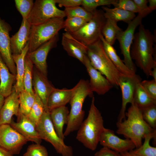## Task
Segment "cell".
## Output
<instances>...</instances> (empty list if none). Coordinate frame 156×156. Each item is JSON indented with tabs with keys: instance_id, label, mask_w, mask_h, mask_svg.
I'll use <instances>...</instances> for the list:
<instances>
[{
	"instance_id": "f1b7e54d",
	"label": "cell",
	"mask_w": 156,
	"mask_h": 156,
	"mask_svg": "<svg viewBox=\"0 0 156 156\" xmlns=\"http://www.w3.org/2000/svg\"><path fill=\"white\" fill-rule=\"evenodd\" d=\"M141 81L136 84L133 97V103L140 109L156 104V101L150 96L142 86Z\"/></svg>"
},
{
	"instance_id": "83f0119b",
	"label": "cell",
	"mask_w": 156,
	"mask_h": 156,
	"mask_svg": "<svg viewBox=\"0 0 156 156\" xmlns=\"http://www.w3.org/2000/svg\"><path fill=\"white\" fill-rule=\"evenodd\" d=\"M156 131L146 135L144 143L139 147L129 151L133 156H156V147L150 144L151 140L155 139Z\"/></svg>"
},
{
	"instance_id": "f546056e",
	"label": "cell",
	"mask_w": 156,
	"mask_h": 156,
	"mask_svg": "<svg viewBox=\"0 0 156 156\" xmlns=\"http://www.w3.org/2000/svg\"><path fill=\"white\" fill-rule=\"evenodd\" d=\"M122 30L117 25V23L106 19L102 31V34L106 42L113 45Z\"/></svg>"
},
{
	"instance_id": "f35d334b",
	"label": "cell",
	"mask_w": 156,
	"mask_h": 156,
	"mask_svg": "<svg viewBox=\"0 0 156 156\" xmlns=\"http://www.w3.org/2000/svg\"><path fill=\"white\" fill-rule=\"evenodd\" d=\"M16 7L23 18L27 19L33 8L34 2L33 0H15Z\"/></svg>"
},
{
	"instance_id": "603a6c76",
	"label": "cell",
	"mask_w": 156,
	"mask_h": 156,
	"mask_svg": "<svg viewBox=\"0 0 156 156\" xmlns=\"http://www.w3.org/2000/svg\"><path fill=\"white\" fill-rule=\"evenodd\" d=\"M0 53V94L6 98L12 92L16 75L10 73Z\"/></svg>"
},
{
	"instance_id": "8fae6325",
	"label": "cell",
	"mask_w": 156,
	"mask_h": 156,
	"mask_svg": "<svg viewBox=\"0 0 156 156\" xmlns=\"http://www.w3.org/2000/svg\"><path fill=\"white\" fill-rule=\"evenodd\" d=\"M28 141L10 125H0V147L12 155L19 153Z\"/></svg>"
},
{
	"instance_id": "ac0fdd59",
	"label": "cell",
	"mask_w": 156,
	"mask_h": 156,
	"mask_svg": "<svg viewBox=\"0 0 156 156\" xmlns=\"http://www.w3.org/2000/svg\"><path fill=\"white\" fill-rule=\"evenodd\" d=\"M61 43L64 49L70 56L78 60L83 64L87 47L69 33L62 34Z\"/></svg>"
},
{
	"instance_id": "cb8c5ba5",
	"label": "cell",
	"mask_w": 156,
	"mask_h": 156,
	"mask_svg": "<svg viewBox=\"0 0 156 156\" xmlns=\"http://www.w3.org/2000/svg\"><path fill=\"white\" fill-rule=\"evenodd\" d=\"M73 92V88L59 89L55 88L48 98L47 108L49 111L56 108L66 106L70 101Z\"/></svg>"
},
{
	"instance_id": "9c48e42d",
	"label": "cell",
	"mask_w": 156,
	"mask_h": 156,
	"mask_svg": "<svg viewBox=\"0 0 156 156\" xmlns=\"http://www.w3.org/2000/svg\"><path fill=\"white\" fill-rule=\"evenodd\" d=\"M55 0H36L27 20L31 25L45 23L55 18L66 17L64 10L56 6Z\"/></svg>"
},
{
	"instance_id": "30bf717a",
	"label": "cell",
	"mask_w": 156,
	"mask_h": 156,
	"mask_svg": "<svg viewBox=\"0 0 156 156\" xmlns=\"http://www.w3.org/2000/svg\"><path fill=\"white\" fill-rule=\"evenodd\" d=\"M143 18L140 15L138 14L128 24L126 29L120 32L117 38L119 44L121 53L124 57L123 62L130 70L135 73L136 67L131 56L130 50L135 30L142 24Z\"/></svg>"
},
{
	"instance_id": "d590c367",
	"label": "cell",
	"mask_w": 156,
	"mask_h": 156,
	"mask_svg": "<svg viewBox=\"0 0 156 156\" xmlns=\"http://www.w3.org/2000/svg\"><path fill=\"white\" fill-rule=\"evenodd\" d=\"M66 16L67 18L77 17L83 18L88 21L93 16V12L86 11L80 6L65 8L64 10Z\"/></svg>"
},
{
	"instance_id": "836d02e7",
	"label": "cell",
	"mask_w": 156,
	"mask_h": 156,
	"mask_svg": "<svg viewBox=\"0 0 156 156\" xmlns=\"http://www.w3.org/2000/svg\"><path fill=\"white\" fill-rule=\"evenodd\" d=\"M35 94V102L27 116L36 127L40 120L45 109L42 102L38 95Z\"/></svg>"
},
{
	"instance_id": "6da1fadb",
	"label": "cell",
	"mask_w": 156,
	"mask_h": 156,
	"mask_svg": "<svg viewBox=\"0 0 156 156\" xmlns=\"http://www.w3.org/2000/svg\"><path fill=\"white\" fill-rule=\"evenodd\" d=\"M155 38L151 32L141 24L139 26L138 31L134 34L131 48L132 59L135 60L137 66L147 77L156 66V60L153 57Z\"/></svg>"
},
{
	"instance_id": "d6986e66",
	"label": "cell",
	"mask_w": 156,
	"mask_h": 156,
	"mask_svg": "<svg viewBox=\"0 0 156 156\" xmlns=\"http://www.w3.org/2000/svg\"><path fill=\"white\" fill-rule=\"evenodd\" d=\"M18 120L15 122L12 120L10 125L15 130L25 138L28 141L40 144L42 140L36 130V126L23 114H19Z\"/></svg>"
},
{
	"instance_id": "8d00e7d4",
	"label": "cell",
	"mask_w": 156,
	"mask_h": 156,
	"mask_svg": "<svg viewBox=\"0 0 156 156\" xmlns=\"http://www.w3.org/2000/svg\"><path fill=\"white\" fill-rule=\"evenodd\" d=\"M140 109L144 120L152 128L156 129V104Z\"/></svg>"
},
{
	"instance_id": "484cf974",
	"label": "cell",
	"mask_w": 156,
	"mask_h": 156,
	"mask_svg": "<svg viewBox=\"0 0 156 156\" xmlns=\"http://www.w3.org/2000/svg\"><path fill=\"white\" fill-rule=\"evenodd\" d=\"M28 50V42L20 54L12 55L13 61L16 65V81L13 88L19 94L24 90L23 83L25 72L24 60Z\"/></svg>"
},
{
	"instance_id": "f6af8a7d",
	"label": "cell",
	"mask_w": 156,
	"mask_h": 156,
	"mask_svg": "<svg viewBox=\"0 0 156 156\" xmlns=\"http://www.w3.org/2000/svg\"><path fill=\"white\" fill-rule=\"evenodd\" d=\"M149 4L148 6L149 9L152 11L156 9V0H148Z\"/></svg>"
},
{
	"instance_id": "7a4b0ae2",
	"label": "cell",
	"mask_w": 156,
	"mask_h": 156,
	"mask_svg": "<svg viewBox=\"0 0 156 156\" xmlns=\"http://www.w3.org/2000/svg\"><path fill=\"white\" fill-rule=\"evenodd\" d=\"M125 116L127 119L117 122L116 133L130 140L135 148H138L142 144V139L156 129L152 128L145 121L140 109L134 103L131 104L125 113Z\"/></svg>"
},
{
	"instance_id": "ffe728a7",
	"label": "cell",
	"mask_w": 156,
	"mask_h": 156,
	"mask_svg": "<svg viewBox=\"0 0 156 156\" xmlns=\"http://www.w3.org/2000/svg\"><path fill=\"white\" fill-rule=\"evenodd\" d=\"M31 25L27 19H23L18 31L10 38V47L12 55L20 54L28 43Z\"/></svg>"
},
{
	"instance_id": "c3c4849f",
	"label": "cell",
	"mask_w": 156,
	"mask_h": 156,
	"mask_svg": "<svg viewBox=\"0 0 156 156\" xmlns=\"http://www.w3.org/2000/svg\"><path fill=\"white\" fill-rule=\"evenodd\" d=\"M5 98L3 96L0 94V112L4 104Z\"/></svg>"
},
{
	"instance_id": "74e56055",
	"label": "cell",
	"mask_w": 156,
	"mask_h": 156,
	"mask_svg": "<svg viewBox=\"0 0 156 156\" xmlns=\"http://www.w3.org/2000/svg\"><path fill=\"white\" fill-rule=\"evenodd\" d=\"M118 0H82L81 5L88 12H92L99 6L113 5Z\"/></svg>"
},
{
	"instance_id": "b9f144b4",
	"label": "cell",
	"mask_w": 156,
	"mask_h": 156,
	"mask_svg": "<svg viewBox=\"0 0 156 156\" xmlns=\"http://www.w3.org/2000/svg\"><path fill=\"white\" fill-rule=\"evenodd\" d=\"M60 7L70 8L81 5L82 0H55Z\"/></svg>"
},
{
	"instance_id": "9a60e30c",
	"label": "cell",
	"mask_w": 156,
	"mask_h": 156,
	"mask_svg": "<svg viewBox=\"0 0 156 156\" xmlns=\"http://www.w3.org/2000/svg\"><path fill=\"white\" fill-rule=\"evenodd\" d=\"M10 25L0 17V53L10 72L16 75V66L12 57L10 47Z\"/></svg>"
},
{
	"instance_id": "5b68a950",
	"label": "cell",
	"mask_w": 156,
	"mask_h": 156,
	"mask_svg": "<svg viewBox=\"0 0 156 156\" xmlns=\"http://www.w3.org/2000/svg\"><path fill=\"white\" fill-rule=\"evenodd\" d=\"M86 55L91 65L114 86H118L122 75L117 70L106 53L100 40L87 47Z\"/></svg>"
},
{
	"instance_id": "1f68e13d",
	"label": "cell",
	"mask_w": 156,
	"mask_h": 156,
	"mask_svg": "<svg viewBox=\"0 0 156 156\" xmlns=\"http://www.w3.org/2000/svg\"><path fill=\"white\" fill-rule=\"evenodd\" d=\"M24 64L25 72L23 79L24 90L31 94H34L35 93L32 87L34 64L26 55L25 58Z\"/></svg>"
},
{
	"instance_id": "4fadbf2b",
	"label": "cell",
	"mask_w": 156,
	"mask_h": 156,
	"mask_svg": "<svg viewBox=\"0 0 156 156\" xmlns=\"http://www.w3.org/2000/svg\"><path fill=\"white\" fill-rule=\"evenodd\" d=\"M58 40V34L36 50L28 52L26 55L36 68L46 77L48 74L47 57L50 50L57 46Z\"/></svg>"
},
{
	"instance_id": "e575fe53",
	"label": "cell",
	"mask_w": 156,
	"mask_h": 156,
	"mask_svg": "<svg viewBox=\"0 0 156 156\" xmlns=\"http://www.w3.org/2000/svg\"><path fill=\"white\" fill-rule=\"evenodd\" d=\"M87 22L85 19L79 17L67 18L64 21V29L65 32L73 34L81 29Z\"/></svg>"
},
{
	"instance_id": "5bb4252c",
	"label": "cell",
	"mask_w": 156,
	"mask_h": 156,
	"mask_svg": "<svg viewBox=\"0 0 156 156\" xmlns=\"http://www.w3.org/2000/svg\"><path fill=\"white\" fill-rule=\"evenodd\" d=\"M99 143L103 147L119 153L129 152L135 148L130 140L121 139L116 135L113 131L105 128L101 135Z\"/></svg>"
},
{
	"instance_id": "ba28073f",
	"label": "cell",
	"mask_w": 156,
	"mask_h": 156,
	"mask_svg": "<svg viewBox=\"0 0 156 156\" xmlns=\"http://www.w3.org/2000/svg\"><path fill=\"white\" fill-rule=\"evenodd\" d=\"M92 12L93 16L90 20L79 30L71 34L87 47L100 40L106 21L103 10L96 9Z\"/></svg>"
},
{
	"instance_id": "ee69618b",
	"label": "cell",
	"mask_w": 156,
	"mask_h": 156,
	"mask_svg": "<svg viewBox=\"0 0 156 156\" xmlns=\"http://www.w3.org/2000/svg\"><path fill=\"white\" fill-rule=\"evenodd\" d=\"M133 1L136 5L140 8L145 10H151L147 5L148 2V0H133Z\"/></svg>"
},
{
	"instance_id": "8992f818",
	"label": "cell",
	"mask_w": 156,
	"mask_h": 156,
	"mask_svg": "<svg viewBox=\"0 0 156 156\" xmlns=\"http://www.w3.org/2000/svg\"><path fill=\"white\" fill-rule=\"evenodd\" d=\"M63 18H55L43 23L31 25L28 52H32L58 34L64 28Z\"/></svg>"
},
{
	"instance_id": "e0dca14e",
	"label": "cell",
	"mask_w": 156,
	"mask_h": 156,
	"mask_svg": "<svg viewBox=\"0 0 156 156\" xmlns=\"http://www.w3.org/2000/svg\"><path fill=\"white\" fill-rule=\"evenodd\" d=\"M32 85L34 91L42 102L45 111H49L47 101L49 96L55 88L46 77L34 66L33 69Z\"/></svg>"
},
{
	"instance_id": "d6a6232c",
	"label": "cell",
	"mask_w": 156,
	"mask_h": 156,
	"mask_svg": "<svg viewBox=\"0 0 156 156\" xmlns=\"http://www.w3.org/2000/svg\"><path fill=\"white\" fill-rule=\"evenodd\" d=\"M114 8H120L134 13H137L144 18L152 11L141 9L135 3L133 0H118L113 5Z\"/></svg>"
},
{
	"instance_id": "7402d4cb",
	"label": "cell",
	"mask_w": 156,
	"mask_h": 156,
	"mask_svg": "<svg viewBox=\"0 0 156 156\" xmlns=\"http://www.w3.org/2000/svg\"><path fill=\"white\" fill-rule=\"evenodd\" d=\"M50 118L58 136L64 140V126L67 124L69 111L67 107L64 106L54 108L49 112Z\"/></svg>"
},
{
	"instance_id": "ab89813d",
	"label": "cell",
	"mask_w": 156,
	"mask_h": 156,
	"mask_svg": "<svg viewBox=\"0 0 156 156\" xmlns=\"http://www.w3.org/2000/svg\"><path fill=\"white\" fill-rule=\"evenodd\" d=\"M23 156H48V153L45 147L36 143L28 146Z\"/></svg>"
},
{
	"instance_id": "3957f363",
	"label": "cell",
	"mask_w": 156,
	"mask_h": 156,
	"mask_svg": "<svg viewBox=\"0 0 156 156\" xmlns=\"http://www.w3.org/2000/svg\"><path fill=\"white\" fill-rule=\"evenodd\" d=\"M104 128L103 117L93 96L88 116L78 130L76 139L86 148L94 151Z\"/></svg>"
},
{
	"instance_id": "bcb514c9",
	"label": "cell",
	"mask_w": 156,
	"mask_h": 156,
	"mask_svg": "<svg viewBox=\"0 0 156 156\" xmlns=\"http://www.w3.org/2000/svg\"><path fill=\"white\" fill-rule=\"evenodd\" d=\"M13 155L0 147V156H13Z\"/></svg>"
},
{
	"instance_id": "7bdbcfd3",
	"label": "cell",
	"mask_w": 156,
	"mask_h": 156,
	"mask_svg": "<svg viewBox=\"0 0 156 156\" xmlns=\"http://www.w3.org/2000/svg\"><path fill=\"white\" fill-rule=\"evenodd\" d=\"M94 156H121L120 153L107 147H103L96 153Z\"/></svg>"
},
{
	"instance_id": "d4e9b609",
	"label": "cell",
	"mask_w": 156,
	"mask_h": 156,
	"mask_svg": "<svg viewBox=\"0 0 156 156\" xmlns=\"http://www.w3.org/2000/svg\"><path fill=\"white\" fill-rule=\"evenodd\" d=\"M100 39L106 53L118 71L122 75L127 76L133 77L135 75V73L127 67L117 54L114 48L106 42L102 35L100 36Z\"/></svg>"
},
{
	"instance_id": "4316f807",
	"label": "cell",
	"mask_w": 156,
	"mask_h": 156,
	"mask_svg": "<svg viewBox=\"0 0 156 156\" xmlns=\"http://www.w3.org/2000/svg\"><path fill=\"white\" fill-rule=\"evenodd\" d=\"M102 8L106 19L117 23L121 21L128 24L136 17L135 13L120 8H111L106 6H102Z\"/></svg>"
},
{
	"instance_id": "52a82bcc",
	"label": "cell",
	"mask_w": 156,
	"mask_h": 156,
	"mask_svg": "<svg viewBox=\"0 0 156 156\" xmlns=\"http://www.w3.org/2000/svg\"><path fill=\"white\" fill-rule=\"evenodd\" d=\"M41 140L50 143L57 152L62 156H73L72 147L64 143L57 133L51 121L49 111H45L40 120L36 127Z\"/></svg>"
},
{
	"instance_id": "44dd1931",
	"label": "cell",
	"mask_w": 156,
	"mask_h": 156,
	"mask_svg": "<svg viewBox=\"0 0 156 156\" xmlns=\"http://www.w3.org/2000/svg\"><path fill=\"white\" fill-rule=\"evenodd\" d=\"M19 93L13 88L12 93L5 98L4 104L0 112V125H10L14 115H19Z\"/></svg>"
},
{
	"instance_id": "7c38bea8",
	"label": "cell",
	"mask_w": 156,
	"mask_h": 156,
	"mask_svg": "<svg viewBox=\"0 0 156 156\" xmlns=\"http://www.w3.org/2000/svg\"><path fill=\"white\" fill-rule=\"evenodd\" d=\"M140 77L136 74L133 77L122 75L119 79L118 86L122 93V103L118 118V121L121 122L126 118L125 111L127 105L128 103H133V97L135 86L137 83L141 81Z\"/></svg>"
},
{
	"instance_id": "4dcf8cb0",
	"label": "cell",
	"mask_w": 156,
	"mask_h": 156,
	"mask_svg": "<svg viewBox=\"0 0 156 156\" xmlns=\"http://www.w3.org/2000/svg\"><path fill=\"white\" fill-rule=\"evenodd\" d=\"M35 94H32L25 90L19 94V114L27 116L35 102Z\"/></svg>"
},
{
	"instance_id": "2e32d148",
	"label": "cell",
	"mask_w": 156,
	"mask_h": 156,
	"mask_svg": "<svg viewBox=\"0 0 156 156\" xmlns=\"http://www.w3.org/2000/svg\"><path fill=\"white\" fill-rule=\"evenodd\" d=\"M83 64L85 66L90 78L89 84L92 92L103 95L113 87L108 80L92 66L86 55Z\"/></svg>"
},
{
	"instance_id": "277c9868",
	"label": "cell",
	"mask_w": 156,
	"mask_h": 156,
	"mask_svg": "<svg viewBox=\"0 0 156 156\" xmlns=\"http://www.w3.org/2000/svg\"><path fill=\"white\" fill-rule=\"evenodd\" d=\"M73 88L71 98L70 101V109L68 122L64 133L67 136L71 133L78 130L83 121L85 112L83 110L84 102L88 96H93L88 80L81 79Z\"/></svg>"
},
{
	"instance_id": "60d3db41",
	"label": "cell",
	"mask_w": 156,
	"mask_h": 156,
	"mask_svg": "<svg viewBox=\"0 0 156 156\" xmlns=\"http://www.w3.org/2000/svg\"><path fill=\"white\" fill-rule=\"evenodd\" d=\"M140 83L150 96L156 101V81L153 79L150 80H144L141 81Z\"/></svg>"
},
{
	"instance_id": "7dc6e473",
	"label": "cell",
	"mask_w": 156,
	"mask_h": 156,
	"mask_svg": "<svg viewBox=\"0 0 156 156\" xmlns=\"http://www.w3.org/2000/svg\"><path fill=\"white\" fill-rule=\"evenodd\" d=\"M149 76L153 78V79L156 81V66L154 67L151 71Z\"/></svg>"
},
{
	"instance_id": "681fc988",
	"label": "cell",
	"mask_w": 156,
	"mask_h": 156,
	"mask_svg": "<svg viewBox=\"0 0 156 156\" xmlns=\"http://www.w3.org/2000/svg\"><path fill=\"white\" fill-rule=\"evenodd\" d=\"M121 156H133L130 154L129 152H125L120 153Z\"/></svg>"
}]
</instances>
